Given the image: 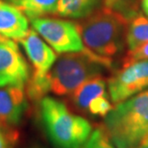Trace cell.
<instances>
[{"label":"cell","instance_id":"cell-5","mask_svg":"<svg viewBox=\"0 0 148 148\" xmlns=\"http://www.w3.org/2000/svg\"><path fill=\"white\" fill-rule=\"evenodd\" d=\"M31 22L34 30L57 53H93L85 46L75 22L52 17H40Z\"/></svg>","mask_w":148,"mask_h":148},{"label":"cell","instance_id":"cell-19","mask_svg":"<svg viewBox=\"0 0 148 148\" xmlns=\"http://www.w3.org/2000/svg\"><path fill=\"white\" fill-rule=\"evenodd\" d=\"M6 129L7 128L0 126V148H11V138Z\"/></svg>","mask_w":148,"mask_h":148},{"label":"cell","instance_id":"cell-1","mask_svg":"<svg viewBox=\"0 0 148 148\" xmlns=\"http://www.w3.org/2000/svg\"><path fill=\"white\" fill-rule=\"evenodd\" d=\"M104 128L116 148H136L148 136V90L116 104Z\"/></svg>","mask_w":148,"mask_h":148},{"label":"cell","instance_id":"cell-23","mask_svg":"<svg viewBox=\"0 0 148 148\" xmlns=\"http://www.w3.org/2000/svg\"><path fill=\"white\" fill-rule=\"evenodd\" d=\"M6 1H8V2H11V3H13V4H14L17 0H6Z\"/></svg>","mask_w":148,"mask_h":148},{"label":"cell","instance_id":"cell-13","mask_svg":"<svg viewBox=\"0 0 148 148\" xmlns=\"http://www.w3.org/2000/svg\"><path fill=\"white\" fill-rule=\"evenodd\" d=\"M59 0H17L14 5L32 20L56 14Z\"/></svg>","mask_w":148,"mask_h":148},{"label":"cell","instance_id":"cell-4","mask_svg":"<svg viewBox=\"0 0 148 148\" xmlns=\"http://www.w3.org/2000/svg\"><path fill=\"white\" fill-rule=\"evenodd\" d=\"M112 59L94 53H64L47 74L50 91L56 95H70L83 83L101 75L104 67L110 69Z\"/></svg>","mask_w":148,"mask_h":148},{"label":"cell","instance_id":"cell-16","mask_svg":"<svg viewBox=\"0 0 148 148\" xmlns=\"http://www.w3.org/2000/svg\"><path fill=\"white\" fill-rule=\"evenodd\" d=\"M83 148H115L104 127L94 129Z\"/></svg>","mask_w":148,"mask_h":148},{"label":"cell","instance_id":"cell-9","mask_svg":"<svg viewBox=\"0 0 148 148\" xmlns=\"http://www.w3.org/2000/svg\"><path fill=\"white\" fill-rule=\"evenodd\" d=\"M27 107L24 88L0 87V126L19 125Z\"/></svg>","mask_w":148,"mask_h":148},{"label":"cell","instance_id":"cell-18","mask_svg":"<svg viewBox=\"0 0 148 148\" xmlns=\"http://www.w3.org/2000/svg\"><path fill=\"white\" fill-rule=\"evenodd\" d=\"M144 60H148V42H145L134 50H129L123 59L122 66H126L135 62Z\"/></svg>","mask_w":148,"mask_h":148},{"label":"cell","instance_id":"cell-6","mask_svg":"<svg viewBox=\"0 0 148 148\" xmlns=\"http://www.w3.org/2000/svg\"><path fill=\"white\" fill-rule=\"evenodd\" d=\"M108 88L115 105L145 90L148 88V60L122 66L109 79Z\"/></svg>","mask_w":148,"mask_h":148},{"label":"cell","instance_id":"cell-21","mask_svg":"<svg viewBox=\"0 0 148 148\" xmlns=\"http://www.w3.org/2000/svg\"><path fill=\"white\" fill-rule=\"evenodd\" d=\"M136 148H148V136Z\"/></svg>","mask_w":148,"mask_h":148},{"label":"cell","instance_id":"cell-24","mask_svg":"<svg viewBox=\"0 0 148 148\" xmlns=\"http://www.w3.org/2000/svg\"><path fill=\"white\" fill-rule=\"evenodd\" d=\"M34 148H42V147H34Z\"/></svg>","mask_w":148,"mask_h":148},{"label":"cell","instance_id":"cell-2","mask_svg":"<svg viewBox=\"0 0 148 148\" xmlns=\"http://www.w3.org/2000/svg\"><path fill=\"white\" fill-rule=\"evenodd\" d=\"M41 122L55 148H83L92 132L86 118L74 114L63 101L45 96L40 101Z\"/></svg>","mask_w":148,"mask_h":148},{"label":"cell","instance_id":"cell-8","mask_svg":"<svg viewBox=\"0 0 148 148\" xmlns=\"http://www.w3.org/2000/svg\"><path fill=\"white\" fill-rule=\"evenodd\" d=\"M33 66L32 77H44L57 61L54 50L44 42L35 30H29L27 35L18 40Z\"/></svg>","mask_w":148,"mask_h":148},{"label":"cell","instance_id":"cell-17","mask_svg":"<svg viewBox=\"0 0 148 148\" xmlns=\"http://www.w3.org/2000/svg\"><path fill=\"white\" fill-rule=\"evenodd\" d=\"M112 111V105L107 94L98 96L97 98L92 100L88 107L86 112L94 116H106Z\"/></svg>","mask_w":148,"mask_h":148},{"label":"cell","instance_id":"cell-7","mask_svg":"<svg viewBox=\"0 0 148 148\" xmlns=\"http://www.w3.org/2000/svg\"><path fill=\"white\" fill-rule=\"evenodd\" d=\"M30 69L13 40L0 43V87L24 88Z\"/></svg>","mask_w":148,"mask_h":148},{"label":"cell","instance_id":"cell-15","mask_svg":"<svg viewBox=\"0 0 148 148\" xmlns=\"http://www.w3.org/2000/svg\"><path fill=\"white\" fill-rule=\"evenodd\" d=\"M140 0H103V8L120 16L126 21L140 14Z\"/></svg>","mask_w":148,"mask_h":148},{"label":"cell","instance_id":"cell-3","mask_svg":"<svg viewBox=\"0 0 148 148\" xmlns=\"http://www.w3.org/2000/svg\"><path fill=\"white\" fill-rule=\"evenodd\" d=\"M77 24L83 42L94 54L111 59L123 50L129 22L118 14L102 8Z\"/></svg>","mask_w":148,"mask_h":148},{"label":"cell","instance_id":"cell-20","mask_svg":"<svg viewBox=\"0 0 148 148\" xmlns=\"http://www.w3.org/2000/svg\"><path fill=\"white\" fill-rule=\"evenodd\" d=\"M141 7H143V12L148 16V0H141Z\"/></svg>","mask_w":148,"mask_h":148},{"label":"cell","instance_id":"cell-22","mask_svg":"<svg viewBox=\"0 0 148 148\" xmlns=\"http://www.w3.org/2000/svg\"><path fill=\"white\" fill-rule=\"evenodd\" d=\"M11 40V38H8L2 35H0V43H3V42H7V41Z\"/></svg>","mask_w":148,"mask_h":148},{"label":"cell","instance_id":"cell-11","mask_svg":"<svg viewBox=\"0 0 148 148\" xmlns=\"http://www.w3.org/2000/svg\"><path fill=\"white\" fill-rule=\"evenodd\" d=\"M106 93V82L101 75L95 76L80 86L71 94L72 103L79 111L86 112L90 103Z\"/></svg>","mask_w":148,"mask_h":148},{"label":"cell","instance_id":"cell-12","mask_svg":"<svg viewBox=\"0 0 148 148\" xmlns=\"http://www.w3.org/2000/svg\"><path fill=\"white\" fill-rule=\"evenodd\" d=\"M103 0H59L56 14L62 17L83 19L97 10Z\"/></svg>","mask_w":148,"mask_h":148},{"label":"cell","instance_id":"cell-10","mask_svg":"<svg viewBox=\"0 0 148 148\" xmlns=\"http://www.w3.org/2000/svg\"><path fill=\"white\" fill-rule=\"evenodd\" d=\"M29 30L25 14L13 3L0 0V35L18 41Z\"/></svg>","mask_w":148,"mask_h":148},{"label":"cell","instance_id":"cell-14","mask_svg":"<svg viewBox=\"0 0 148 148\" xmlns=\"http://www.w3.org/2000/svg\"><path fill=\"white\" fill-rule=\"evenodd\" d=\"M148 42V18L140 14L129 22L126 32V45L134 50Z\"/></svg>","mask_w":148,"mask_h":148}]
</instances>
